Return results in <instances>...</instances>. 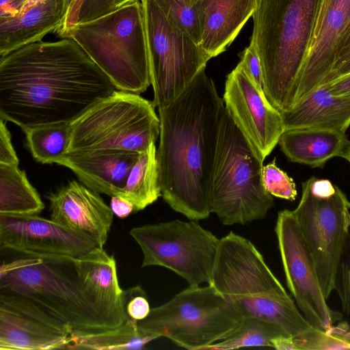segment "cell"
Here are the masks:
<instances>
[{"mask_svg":"<svg viewBox=\"0 0 350 350\" xmlns=\"http://www.w3.org/2000/svg\"><path fill=\"white\" fill-rule=\"evenodd\" d=\"M26 0H0V17L14 16Z\"/></svg>","mask_w":350,"mask_h":350,"instance_id":"41","label":"cell"},{"mask_svg":"<svg viewBox=\"0 0 350 350\" xmlns=\"http://www.w3.org/2000/svg\"><path fill=\"white\" fill-rule=\"evenodd\" d=\"M334 291L340 299L343 312L350 315V228L338 264Z\"/></svg>","mask_w":350,"mask_h":350,"instance_id":"33","label":"cell"},{"mask_svg":"<svg viewBox=\"0 0 350 350\" xmlns=\"http://www.w3.org/2000/svg\"><path fill=\"white\" fill-rule=\"evenodd\" d=\"M142 4L153 103L164 107L176 99L210 59L200 46L172 25L154 0Z\"/></svg>","mask_w":350,"mask_h":350,"instance_id":"12","label":"cell"},{"mask_svg":"<svg viewBox=\"0 0 350 350\" xmlns=\"http://www.w3.org/2000/svg\"><path fill=\"white\" fill-rule=\"evenodd\" d=\"M321 85L333 95L350 98V73Z\"/></svg>","mask_w":350,"mask_h":350,"instance_id":"39","label":"cell"},{"mask_svg":"<svg viewBox=\"0 0 350 350\" xmlns=\"http://www.w3.org/2000/svg\"><path fill=\"white\" fill-rule=\"evenodd\" d=\"M282 116L285 130L310 128L345 133L350 126V98L333 95L320 85Z\"/></svg>","mask_w":350,"mask_h":350,"instance_id":"23","label":"cell"},{"mask_svg":"<svg viewBox=\"0 0 350 350\" xmlns=\"http://www.w3.org/2000/svg\"><path fill=\"white\" fill-rule=\"evenodd\" d=\"M139 152L124 150H96L66 153L57 164L72 171L92 190L120 196Z\"/></svg>","mask_w":350,"mask_h":350,"instance_id":"20","label":"cell"},{"mask_svg":"<svg viewBox=\"0 0 350 350\" xmlns=\"http://www.w3.org/2000/svg\"><path fill=\"white\" fill-rule=\"evenodd\" d=\"M169 22L200 44V0H154Z\"/></svg>","mask_w":350,"mask_h":350,"instance_id":"31","label":"cell"},{"mask_svg":"<svg viewBox=\"0 0 350 350\" xmlns=\"http://www.w3.org/2000/svg\"><path fill=\"white\" fill-rule=\"evenodd\" d=\"M33 157L41 163H57L68 153L70 123L57 122L23 130Z\"/></svg>","mask_w":350,"mask_h":350,"instance_id":"28","label":"cell"},{"mask_svg":"<svg viewBox=\"0 0 350 350\" xmlns=\"http://www.w3.org/2000/svg\"><path fill=\"white\" fill-rule=\"evenodd\" d=\"M75 1L76 0H64V21L62 26L64 25V24L66 21V19L70 11L71 8H72ZM62 26L61 27V28L62 27Z\"/></svg>","mask_w":350,"mask_h":350,"instance_id":"44","label":"cell"},{"mask_svg":"<svg viewBox=\"0 0 350 350\" xmlns=\"http://www.w3.org/2000/svg\"><path fill=\"white\" fill-rule=\"evenodd\" d=\"M130 234L143 253L142 267L167 268L189 286L211 282L220 239L196 221L146 224L133 228Z\"/></svg>","mask_w":350,"mask_h":350,"instance_id":"11","label":"cell"},{"mask_svg":"<svg viewBox=\"0 0 350 350\" xmlns=\"http://www.w3.org/2000/svg\"><path fill=\"white\" fill-rule=\"evenodd\" d=\"M161 196L155 143L140 152L131 169L121 197L134 205V212L144 209Z\"/></svg>","mask_w":350,"mask_h":350,"instance_id":"27","label":"cell"},{"mask_svg":"<svg viewBox=\"0 0 350 350\" xmlns=\"http://www.w3.org/2000/svg\"><path fill=\"white\" fill-rule=\"evenodd\" d=\"M349 140L345 133L320 129L285 130L278 144L291 162L323 167L334 157H342Z\"/></svg>","mask_w":350,"mask_h":350,"instance_id":"24","label":"cell"},{"mask_svg":"<svg viewBox=\"0 0 350 350\" xmlns=\"http://www.w3.org/2000/svg\"><path fill=\"white\" fill-rule=\"evenodd\" d=\"M72 327L31 299L0 292V350L67 349Z\"/></svg>","mask_w":350,"mask_h":350,"instance_id":"14","label":"cell"},{"mask_svg":"<svg viewBox=\"0 0 350 350\" xmlns=\"http://www.w3.org/2000/svg\"><path fill=\"white\" fill-rule=\"evenodd\" d=\"M140 0H108L109 12Z\"/></svg>","mask_w":350,"mask_h":350,"instance_id":"42","label":"cell"},{"mask_svg":"<svg viewBox=\"0 0 350 350\" xmlns=\"http://www.w3.org/2000/svg\"><path fill=\"white\" fill-rule=\"evenodd\" d=\"M350 349V324L342 321L327 329L312 327L291 336V350Z\"/></svg>","mask_w":350,"mask_h":350,"instance_id":"30","label":"cell"},{"mask_svg":"<svg viewBox=\"0 0 350 350\" xmlns=\"http://www.w3.org/2000/svg\"><path fill=\"white\" fill-rule=\"evenodd\" d=\"M262 163L225 108L211 187V212L222 224L262 219L273 206V196L263 184Z\"/></svg>","mask_w":350,"mask_h":350,"instance_id":"7","label":"cell"},{"mask_svg":"<svg viewBox=\"0 0 350 350\" xmlns=\"http://www.w3.org/2000/svg\"><path fill=\"white\" fill-rule=\"evenodd\" d=\"M330 1H331V0H323L315 29L317 27V26L321 23Z\"/></svg>","mask_w":350,"mask_h":350,"instance_id":"43","label":"cell"},{"mask_svg":"<svg viewBox=\"0 0 350 350\" xmlns=\"http://www.w3.org/2000/svg\"><path fill=\"white\" fill-rule=\"evenodd\" d=\"M5 252L12 258L1 262L0 292L31 299L68 324L74 332L109 329L84 293L76 258Z\"/></svg>","mask_w":350,"mask_h":350,"instance_id":"5","label":"cell"},{"mask_svg":"<svg viewBox=\"0 0 350 350\" xmlns=\"http://www.w3.org/2000/svg\"><path fill=\"white\" fill-rule=\"evenodd\" d=\"M289 336L279 325L268 321L243 317L238 329L223 340L206 347L208 350H230L245 347H272V340Z\"/></svg>","mask_w":350,"mask_h":350,"instance_id":"29","label":"cell"},{"mask_svg":"<svg viewBox=\"0 0 350 350\" xmlns=\"http://www.w3.org/2000/svg\"><path fill=\"white\" fill-rule=\"evenodd\" d=\"M223 100L234 124L263 162L285 131L282 113L239 63L227 76Z\"/></svg>","mask_w":350,"mask_h":350,"instance_id":"15","label":"cell"},{"mask_svg":"<svg viewBox=\"0 0 350 350\" xmlns=\"http://www.w3.org/2000/svg\"><path fill=\"white\" fill-rule=\"evenodd\" d=\"M44 208L25 171L18 165L0 163V215H36Z\"/></svg>","mask_w":350,"mask_h":350,"instance_id":"25","label":"cell"},{"mask_svg":"<svg viewBox=\"0 0 350 350\" xmlns=\"http://www.w3.org/2000/svg\"><path fill=\"white\" fill-rule=\"evenodd\" d=\"M116 90L71 38L31 43L0 57V118L22 130L70 123Z\"/></svg>","mask_w":350,"mask_h":350,"instance_id":"1","label":"cell"},{"mask_svg":"<svg viewBox=\"0 0 350 350\" xmlns=\"http://www.w3.org/2000/svg\"><path fill=\"white\" fill-rule=\"evenodd\" d=\"M212 285L243 317L275 323L290 336L312 327L247 239L231 231L220 239Z\"/></svg>","mask_w":350,"mask_h":350,"instance_id":"4","label":"cell"},{"mask_svg":"<svg viewBox=\"0 0 350 350\" xmlns=\"http://www.w3.org/2000/svg\"><path fill=\"white\" fill-rule=\"evenodd\" d=\"M155 105L138 94L116 90L70 122L68 152L146 151L160 135Z\"/></svg>","mask_w":350,"mask_h":350,"instance_id":"9","label":"cell"},{"mask_svg":"<svg viewBox=\"0 0 350 350\" xmlns=\"http://www.w3.org/2000/svg\"><path fill=\"white\" fill-rule=\"evenodd\" d=\"M84 293L108 329L116 328L128 319L123 304L114 257L104 248L96 247L76 258Z\"/></svg>","mask_w":350,"mask_h":350,"instance_id":"19","label":"cell"},{"mask_svg":"<svg viewBox=\"0 0 350 350\" xmlns=\"http://www.w3.org/2000/svg\"><path fill=\"white\" fill-rule=\"evenodd\" d=\"M109 12L108 0H83L78 22H84Z\"/></svg>","mask_w":350,"mask_h":350,"instance_id":"38","label":"cell"},{"mask_svg":"<svg viewBox=\"0 0 350 350\" xmlns=\"http://www.w3.org/2000/svg\"><path fill=\"white\" fill-rule=\"evenodd\" d=\"M275 232L286 284L297 306L312 327L329 328L341 314L327 303L314 260L293 211L278 213Z\"/></svg>","mask_w":350,"mask_h":350,"instance_id":"13","label":"cell"},{"mask_svg":"<svg viewBox=\"0 0 350 350\" xmlns=\"http://www.w3.org/2000/svg\"><path fill=\"white\" fill-rule=\"evenodd\" d=\"M69 38L83 49L117 90L139 94L151 85L141 1L77 23Z\"/></svg>","mask_w":350,"mask_h":350,"instance_id":"6","label":"cell"},{"mask_svg":"<svg viewBox=\"0 0 350 350\" xmlns=\"http://www.w3.org/2000/svg\"><path fill=\"white\" fill-rule=\"evenodd\" d=\"M258 0H200V47L211 59L223 53L254 13Z\"/></svg>","mask_w":350,"mask_h":350,"instance_id":"22","label":"cell"},{"mask_svg":"<svg viewBox=\"0 0 350 350\" xmlns=\"http://www.w3.org/2000/svg\"><path fill=\"white\" fill-rule=\"evenodd\" d=\"M202 68L168 105L158 108L157 150L161 196L193 221L208 217L224 100Z\"/></svg>","mask_w":350,"mask_h":350,"instance_id":"2","label":"cell"},{"mask_svg":"<svg viewBox=\"0 0 350 350\" xmlns=\"http://www.w3.org/2000/svg\"><path fill=\"white\" fill-rule=\"evenodd\" d=\"M350 31V0H331L314 30L304 66L296 102L321 85Z\"/></svg>","mask_w":350,"mask_h":350,"instance_id":"18","label":"cell"},{"mask_svg":"<svg viewBox=\"0 0 350 350\" xmlns=\"http://www.w3.org/2000/svg\"><path fill=\"white\" fill-rule=\"evenodd\" d=\"M240 59L239 64L245 72L258 88L262 89L263 75L262 66L256 48L252 41H250V45L240 55Z\"/></svg>","mask_w":350,"mask_h":350,"instance_id":"35","label":"cell"},{"mask_svg":"<svg viewBox=\"0 0 350 350\" xmlns=\"http://www.w3.org/2000/svg\"><path fill=\"white\" fill-rule=\"evenodd\" d=\"M110 207L116 216L126 218L134 211V205L128 200L118 196H112Z\"/></svg>","mask_w":350,"mask_h":350,"instance_id":"40","label":"cell"},{"mask_svg":"<svg viewBox=\"0 0 350 350\" xmlns=\"http://www.w3.org/2000/svg\"><path fill=\"white\" fill-rule=\"evenodd\" d=\"M157 336L140 331L137 321L127 319L120 327L95 332H73L67 349H142Z\"/></svg>","mask_w":350,"mask_h":350,"instance_id":"26","label":"cell"},{"mask_svg":"<svg viewBox=\"0 0 350 350\" xmlns=\"http://www.w3.org/2000/svg\"><path fill=\"white\" fill-rule=\"evenodd\" d=\"M293 212L327 299L349 231L350 202L330 180L312 176L302 183L301 198Z\"/></svg>","mask_w":350,"mask_h":350,"instance_id":"10","label":"cell"},{"mask_svg":"<svg viewBox=\"0 0 350 350\" xmlns=\"http://www.w3.org/2000/svg\"><path fill=\"white\" fill-rule=\"evenodd\" d=\"M97 247L90 237L51 219L0 215L1 251L78 258Z\"/></svg>","mask_w":350,"mask_h":350,"instance_id":"16","label":"cell"},{"mask_svg":"<svg viewBox=\"0 0 350 350\" xmlns=\"http://www.w3.org/2000/svg\"><path fill=\"white\" fill-rule=\"evenodd\" d=\"M262 180L271 196L290 201L295 200L297 191L294 180L276 165L275 159L263 166Z\"/></svg>","mask_w":350,"mask_h":350,"instance_id":"32","label":"cell"},{"mask_svg":"<svg viewBox=\"0 0 350 350\" xmlns=\"http://www.w3.org/2000/svg\"><path fill=\"white\" fill-rule=\"evenodd\" d=\"M323 0H258L251 41L259 56L263 92L280 112L295 105Z\"/></svg>","mask_w":350,"mask_h":350,"instance_id":"3","label":"cell"},{"mask_svg":"<svg viewBox=\"0 0 350 350\" xmlns=\"http://www.w3.org/2000/svg\"><path fill=\"white\" fill-rule=\"evenodd\" d=\"M0 163L18 165V159L12 144L11 134L2 118L0 120Z\"/></svg>","mask_w":350,"mask_h":350,"instance_id":"37","label":"cell"},{"mask_svg":"<svg viewBox=\"0 0 350 350\" xmlns=\"http://www.w3.org/2000/svg\"><path fill=\"white\" fill-rule=\"evenodd\" d=\"M243 317L212 285L189 286L137 321L144 333L189 350H204L233 334Z\"/></svg>","mask_w":350,"mask_h":350,"instance_id":"8","label":"cell"},{"mask_svg":"<svg viewBox=\"0 0 350 350\" xmlns=\"http://www.w3.org/2000/svg\"><path fill=\"white\" fill-rule=\"evenodd\" d=\"M342 157L350 163V141L348 142Z\"/></svg>","mask_w":350,"mask_h":350,"instance_id":"45","label":"cell"},{"mask_svg":"<svg viewBox=\"0 0 350 350\" xmlns=\"http://www.w3.org/2000/svg\"><path fill=\"white\" fill-rule=\"evenodd\" d=\"M122 298L128 319L138 321L148 317L151 308L147 295L139 285L124 290Z\"/></svg>","mask_w":350,"mask_h":350,"instance_id":"34","label":"cell"},{"mask_svg":"<svg viewBox=\"0 0 350 350\" xmlns=\"http://www.w3.org/2000/svg\"><path fill=\"white\" fill-rule=\"evenodd\" d=\"M64 21V0H26L14 16L0 17V56L57 33Z\"/></svg>","mask_w":350,"mask_h":350,"instance_id":"21","label":"cell"},{"mask_svg":"<svg viewBox=\"0 0 350 350\" xmlns=\"http://www.w3.org/2000/svg\"><path fill=\"white\" fill-rule=\"evenodd\" d=\"M350 73V31L338 49L332 66L321 85Z\"/></svg>","mask_w":350,"mask_h":350,"instance_id":"36","label":"cell"},{"mask_svg":"<svg viewBox=\"0 0 350 350\" xmlns=\"http://www.w3.org/2000/svg\"><path fill=\"white\" fill-rule=\"evenodd\" d=\"M51 219L70 230L90 237L104 248L113 213L98 193L76 180L70 181L46 196Z\"/></svg>","mask_w":350,"mask_h":350,"instance_id":"17","label":"cell"}]
</instances>
